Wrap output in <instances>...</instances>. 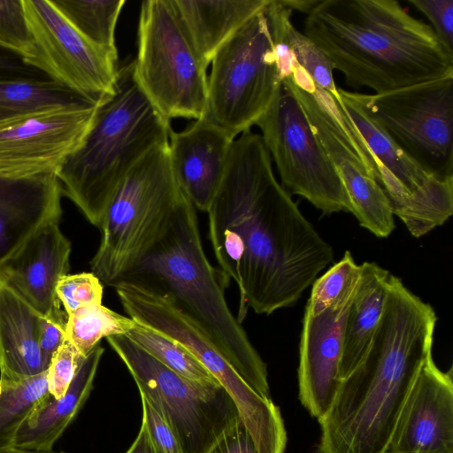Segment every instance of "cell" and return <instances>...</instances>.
I'll list each match as a JSON object with an SVG mask.
<instances>
[{
  "instance_id": "3",
  "label": "cell",
  "mask_w": 453,
  "mask_h": 453,
  "mask_svg": "<svg viewBox=\"0 0 453 453\" xmlns=\"http://www.w3.org/2000/svg\"><path fill=\"white\" fill-rule=\"evenodd\" d=\"M303 34L354 88L375 94L453 75V54L395 0H319Z\"/></svg>"
},
{
  "instance_id": "9",
  "label": "cell",
  "mask_w": 453,
  "mask_h": 453,
  "mask_svg": "<svg viewBox=\"0 0 453 453\" xmlns=\"http://www.w3.org/2000/svg\"><path fill=\"white\" fill-rule=\"evenodd\" d=\"M126 365L140 395L171 427L183 453H207L239 418L232 397L219 383H201L170 370L126 334L106 338Z\"/></svg>"
},
{
  "instance_id": "24",
  "label": "cell",
  "mask_w": 453,
  "mask_h": 453,
  "mask_svg": "<svg viewBox=\"0 0 453 453\" xmlns=\"http://www.w3.org/2000/svg\"><path fill=\"white\" fill-rule=\"evenodd\" d=\"M200 58L208 66L218 50L268 0H173Z\"/></svg>"
},
{
  "instance_id": "18",
  "label": "cell",
  "mask_w": 453,
  "mask_h": 453,
  "mask_svg": "<svg viewBox=\"0 0 453 453\" xmlns=\"http://www.w3.org/2000/svg\"><path fill=\"white\" fill-rule=\"evenodd\" d=\"M352 299L316 313L304 311L299 347L298 397L318 421L327 413L341 383L343 329Z\"/></svg>"
},
{
  "instance_id": "21",
  "label": "cell",
  "mask_w": 453,
  "mask_h": 453,
  "mask_svg": "<svg viewBox=\"0 0 453 453\" xmlns=\"http://www.w3.org/2000/svg\"><path fill=\"white\" fill-rule=\"evenodd\" d=\"M103 353L104 348L98 344L84 357L74 379L60 398L49 394L23 423L13 447L52 449L88 399Z\"/></svg>"
},
{
  "instance_id": "13",
  "label": "cell",
  "mask_w": 453,
  "mask_h": 453,
  "mask_svg": "<svg viewBox=\"0 0 453 453\" xmlns=\"http://www.w3.org/2000/svg\"><path fill=\"white\" fill-rule=\"evenodd\" d=\"M35 54L27 64L96 104L114 91L118 54L81 34L51 0H22Z\"/></svg>"
},
{
  "instance_id": "8",
  "label": "cell",
  "mask_w": 453,
  "mask_h": 453,
  "mask_svg": "<svg viewBox=\"0 0 453 453\" xmlns=\"http://www.w3.org/2000/svg\"><path fill=\"white\" fill-rule=\"evenodd\" d=\"M135 79L167 119L203 118L207 67L193 45L173 0L142 2L138 27Z\"/></svg>"
},
{
  "instance_id": "16",
  "label": "cell",
  "mask_w": 453,
  "mask_h": 453,
  "mask_svg": "<svg viewBox=\"0 0 453 453\" xmlns=\"http://www.w3.org/2000/svg\"><path fill=\"white\" fill-rule=\"evenodd\" d=\"M385 453H453L452 368L440 370L433 355L411 389Z\"/></svg>"
},
{
  "instance_id": "1",
  "label": "cell",
  "mask_w": 453,
  "mask_h": 453,
  "mask_svg": "<svg viewBox=\"0 0 453 453\" xmlns=\"http://www.w3.org/2000/svg\"><path fill=\"white\" fill-rule=\"evenodd\" d=\"M206 212L221 281L237 288L240 323L250 309L270 315L295 305L334 259L332 247L277 180L261 135L251 130L234 140Z\"/></svg>"
},
{
  "instance_id": "31",
  "label": "cell",
  "mask_w": 453,
  "mask_h": 453,
  "mask_svg": "<svg viewBox=\"0 0 453 453\" xmlns=\"http://www.w3.org/2000/svg\"><path fill=\"white\" fill-rule=\"evenodd\" d=\"M288 40L297 65L310 75L314 84L339 99L333 74L334 69L324 52L292 22L288 27Z\"/></svg>"
},
{
  "instance_id": "36",
  "label": "cell",
  "mask_w": 453,
  "mask_h": 453,
  "mask_svg": "<svg viewBox=\"0 0 453 453\" xmlns=\"http://www.w3.org/2000/svg\"><path fill=\"white\" fill-rule=\"evenodd\" d=\"M142 406V421L160 453H183L179 441L161 415L141 395Z\"/></svg>"
},
{
  "instance_id": "15",
  "label": "cell",
  "mask_w": 453,
  "mask_h": 453,
  "mask_svg": "<svg viewBox=\"0 0 453 453\" xmlns=\"http://www.w3.org/2000/svg\"><path fill=\"white\" fill-rule=\"evenodd\" d=\"M99 104L56 107L0 121V177L58 174L83 142Z\"/></svg>"
},
{
  "instance_id": "33",
  "label": "cell",
  "mask_w": 453,
  "mask_h": 453,
  "mask_svg": "<svg viewBox=\"0 0 453 453\" xmlns=\"http://www.w3.org/2000/svg\"><path fill=\"white\" fill-rule=\"evenodd\" d=\"M104 287L93 273L66 274L58 282L56 295L66 315L81 307L102 303Z\"/></svg>"
},
{
  "instance_id": "32",
  "label": "cell",
  "mask_w": 453,
  "mask_h": 453,
  "mask_svg": "<svg viewBox=\"0 0 453 453\" xmlns=\"http://www.w3.org/2000/svg\"><path fill=\"white\" fill-rule=\"evenodd\" d=\"M0 46L27 61L35 54L22 0H0Z\"/></svg>"
},
{
  "instance_id": "12",
  "label": "cell",
  "mask_w": 453,
  "mask_h": 453,
  "mask_svg": "<svg viewBox=\"0 0 453 453\" xmlns=\"http://www.w3.org/2000/svg\"><path fill=\"white\" fill-rule=\"evenodd\" d=\"M371 116L422 170L453 178V75L364 94Z\"/></svg>"
},
{
  "instance_id": "19",
  "label": "cell",
  "mask_w": 453,
  "mask_h": 453,
  "mask_svg": "<svg viewBox=\"0 0 453 453\" xmlns=\"http://www.w3.org/2000/svg\"><path fill=\"white\" fill-rule=\"evenodd\" d=\"M203 118L172 131L169 160L175 180L196 210L206 212L226 173L234 142Z\"/></svg>"
},
{
  "instance_id": "10",
  "label": "cell",
  "mask_w": 453,
  "mask_h": 453,
  "mask_svg": "<svg viewBox=\"0 0 453 453\" xmlns=\"http://www.w3.org/2000/svg\"><path fill=\"white\" fill-rule=\"evenodd\" d=\"M280 184L323 214L352 212L344 184L315 134L296 95L281 81L271 104L257 121Z\"/></svg>"
},
{
  "instance_id": "5",
  "label": "cell",
  "mask_w": 453,
  "mask_h": 453,
  "mask_svg": "<svg viewBox=\"0 0 453 453\" xmlns=\"http://www.w3.org/2000/svg\"><path fill=\"white\" fill-rule=\"evenodd\" d=\"M172 131L139 86L132 60L118 69L113 93L98 105L83 142L58 172L63 195L99 227L121 180L147 153L168 144Z\"/></svg>"
},
{
  "instance_id": "2",
  "label": "cell",
  "mask_w": 453,
  "mask_h": 453,
  "mask_svg": "<svg viewBox=\"0 0 453 453\" xmlns=\"http://www.w3.org/2000/svg\"><path fill=\"white\" fill-rule=\"evenodd\" d=\"M434 308L393 275L372 342L360 364L341 380L319 420V453H385L401 410L432 355Z\"/></svg>"
},
{
  "instance_id": "28",
  "label": "cell",
  "mask_w": 453,
  "mask_h": 453,
  "mask_svg": "<svg viewBox=\"0 0 453 453\" xmlns=\"http://www.w3.org/2000/svg\"><path fill=\"white\" fill-rule=\"evenodd\" d=\"M136 322L102 303L81 307L67 315L65 338L86 357L103 338L127 334Z\"/></svg>"
},
{
  "instance_id": "23",
  "label": "cell",
  "mask_w": 453,
  "mask_h": 453,
  "mask_svg": "<svg viewBox=\"0 0 453 453\" xmlns=\"http://www.w3.org/2000/svg\"><path fill=\"white\" fill-rule=\"evenodd\" d=\"M360 265L359 283L344 324L341 380L365 357L380 324L393 277L376 263L364 262Z\"/></svg>"
},
{
  "instance_id": "26",
  "label": "cell",
  "mask_w": 453,
  "mask_h": 453,
  "mask_svg": "<svg viewBox=\"0 0 453 453\" xmlns=\"http://www.w3.org/2000/svg\"><path fill=\"white\" fill-rule=\"evenodd\" d=\"M0 380V452H3L13 447L23 423L50 393L47 370L19 381Z\"/></svg>"
},
{
  "instance_id": "43",
  "label": "cell",
  "mask_w": 453,
  "mask_h": 453,
  "mask_svg": "<svg viewBox=\"0 0 453 453\" xmlns=\"http://www.w3.org/2000/svg\"><path fill=\"white\" fill-rule=\"evenodd\" d=\"M1 392H2V381L0 380V395H1Z\"/></svg>"
},
{
  "instance_id": "22",
  "label": "cell",
  "mask_w": 453,
  "mask_h": 453,
  "mask_svg": "<svg viewBox=\"0 0 453 453\" xmlns=\"http://www.w3.org/2000/svg\"><path fill=\"white\" fill-rule=\"evenodd\" d=\"M41 317L0 280V379L19 381L46 371L38 343Z\"/></svg>"
},
{
  "instance_id": "38",
  "label": "cell",
  "mask_w": 453,
  "mask_h": 453,
  "mask_svg": "<svg viewBox=\"0 0 453 453\" xmlns=\"http://www.w3.org/2000/svg\"><path fill=\"white\" fill-rule=\"evenodd\" d=\"M207 453H258L256 445L239 418L216 441Z\"/></svg>"
},
{
  "instance_id": "20",
  "label": "cell",
  "mask_w": 453,
  "mask_h": 453,
  "mask_svg": "<svg viewBox=\"0 0 453 453\" xmlns=\"http://www.w3.org/2000/svg\"><path fill=\"white\" fill-rule=\"evenodd\" d=\"M62 195L57 173L0 177V264L42 226L60 220Z\"/></svg>"
},
{
  "instance_id": "40",
  "label": "cell",
  "mask_w": 453,
  "mask_h": 453,
  "mask_svg": "<svg viewBox=\"0 0 453 453\" xmlns=\"http://www.w3.org/2000/svg\"><path fill=\"white\" fill-rule=\"evenodd\" d=\"M126 453H160L143 422L138 435Z\"/></svg>"
},
{
  "instance_id": "25",
  "label": "cell",
  "mask_w": 453,
  "mask_h": 453,
  "mask_svg": "<svg viewBox=\"0 0 453 453\" xmlns=\"http://www.w3.org/2000/svg\"><path fill=\"white\" fill-rule=\"evenodd\" d=\"M86 103L94 102L51 80L0 81V121L33 111Z\"/></svg>"
},
{
  "instance_id": "14",
  "label": "cell",
  "mask_w": 453,
  "mask_h": 453,
  "mask_svg": "<svg viewBox=\"0 0 453 453\" xmlns=\"http://www.w3.org/2000/svg\"><path fill=\"white\" fill-rule=\"evenodd\" d=\"M282 81L302 104L309 122L334 165L348 193L352 214L379 238L395 229L394 214L373 170L357 151L334 114V97L317 87L299 65Z\"/></svg>"
},
{
  "instance_id": "17",
  "label": "cell",
  "mask_w": 453,
  "mask_h": 453,
  "mask_svg": "<svg viewBox=\"0 0 453 453\" xmlns=\"http://www.w3.org/2000/svg\"><path fill=\"white\" fill-rule=\"evenodd\" d=\"M72 245L59 221L42 226L0 264V280L42 317L66 321L56 295L58 280L69 273Z\"/></svg>"
},
{
  "instance_id": "34",
  "label": "cell",
  "mask_w": 453,
  "mask_h": 453,
  "mask_svg": "<svg viewBox=\"0 0 453 453\" xmlns=\"http://www.w3.org/2000/svg\"><path fill=\"white\" fill-rule=\"evenodd\" d=\"M84 357L76 347L65 338L47 369L50 395L57 399L65 395Z\"/></svg>"
},
{
  "instance_id": "7",
  "label": "cell",
  "mask_w": 453,
  "mask_h": 453,
  "mask_svg": "<svg viewBox=\"0 0 453 453\" xmlns=\"http://www.w3.org/2000/svg\"><path fill=\"white\" fill-rule=\"evenodd\" d=\"M203 119L235 139L250 130L280 87L271 0L215 53Z\"/></svg>"
},
{
  "instance_id": "37",
  "label": "cell",
  "mask_w": 453,
  "mask_h": 453,
  "mask_svg": "<svg viewBox=\"0 0 453 453\" xmlns=\"http://www.w3.org/2000/svg\"><path fill=\"white\" fill-rule=\"evenodd\" d=\"M3 80L48 81L50 78L42 71L27 64L20 55L0 46V81Z\"/></svg>"
},
{
  "instance_id": "4",
  "label": "cell",
  "mask_w": 453,
  "mask_h": 453,
  "mask_svg": "<svg viewBox=\"0 0 453 453\" xmlns=\"http://www.w3.org/2000/svg\"><path fill=\"white\" fill-rule=\"evenodd\" d=\"M121 280L171 299L202 326L242 379L271 399L266 365L230 311L219 273L203 246L196 209L183 192L164 232Z\"/></svg>"
},
{
  "instance_id": "39",
  "label": "cell",
  "mask_w": 453,
  "mask_h": 453,
  "mask_svg": "<svg viewBox=\"0 0 453 453\" xmlns=\"http://www.w3.org/2000/svg\"><path fill=\"white\" fill-rule=\"evenodd\" d=\"M66 321H58L41 317L39 327V349L44 368L47 370L50 361L65 338Z\"/></svg>"
},
{
  "instance_id": "30",
  "label": "cell",
  "mask_w": 453,
  "mask_h": 453,
  "mask_svg": "<svg viewBox=\"0 0 453 453\" xmlns=\"http://www.w3.org/2000/svg\"><path fill=\"white\" fill-rule=\"evenodd\" d=\"M360 274L361 265L346 250L339 262L314 280L305 310L316 313L350 301L357 288Z\"/></svg>"
},
{
  "instance_id": "42",
  "label": "cell",
  "mask_w": 453,
  "mask_h": 453,
  "mask_svg": "<svg viewBox=\"0 0 453 453\" xmlns=\"http://www.w3.org/2000/svg\"><path fill=\"white\" fill-rule=\"evenodd\" d=\"M0 453H65V452H55L51 450H35V449H27L12 447Z\"/></svg>"
},
{
  "instance_id": "41",
  "label": "cell",
  "mask_w": 453,
  "mask_h": 453,
  "mask_svg": "<svg viewBox=\"0 0 453 453\" xmlns=\"http://www.w3.org/2000/svg\"><path fill=\"white\" fill-rule=\"evenodd\" d=\"M319 0H282V3L292 12L294 10L306 13V15L317 4Z\"/></svg>"
},
{
  "instance_id": "29",
  "label": "cell",
  "mask_w": 453,
  "mask_h": 453,
  "mask_svg": "<svg viewBox=\"0 0 453 453\" xmlns=\"http://www.w3.org/2000/svg\"><path fill=\"white\" fill-rule=\"evenodd\" d=\"M126 335L174 372L196 382L219 383L202 363L176 340L138 323Z\"/></svg>"
},
{
  "instance_id": "11",
  "label": "cell",
  "mask_w": 453,
  "mask_h": 453,
  "mask_svg": "<svg viewBox=\"0 0 453 453\" xmlns=\"http://www.w3.org/2000/svg\"><path fill=\"white\" fill-rule=\"evenodd\" d=\"M338 91L340 104L372 157L375 180L394 216L416 238L445 223L453 213V178L437 179L416 165L371 116L364 94Z\"/></svg>"
},
{
  "instance_id": "6",
  "label": "cell",
  "mask_w": 453,
  "mask_h": 453,
  "mask_svg": "<svg viewBox=\"0 0 453 453\" xmlns=\"http://www.w3.org/2000/svg\"><path fill=\"white\" fill-rule=\"evenodd\" d=\"M182 195L173 173L168 144L140 159L121 180L99 226L101 239L90 269L112 287L159 238Z\"/></svg>"
},
{
  "instance_id": "27",
  "label": "cell",
  "mask_w": 453,
  "mask_h": 453,
  "mask_svg": "<svg viewBox=\"0 0 453 453\" xmlns=\"http://www.w3.org/2000/svg\"><path fill=\"white\" fill-rule=\"evenodd\" d=\"M65 18L95 44L118 54L115 29L125 0H51Z\"/></svg>"
},
{
  "instance_id": "35",
  "label": "cell",
  "mask_w": 453,
  "mask_h": 453,
  "mask_svg": "<svg viewBox=\"0 0 453 453\" xmlns=\"http://www.w3.org/2000/svg\"><path fill=\"white\" fill-rule=\"evenodd\" d=\"M430 21L443 47L453 54V0H409Z\"/></svg>"
}]
</instances>
